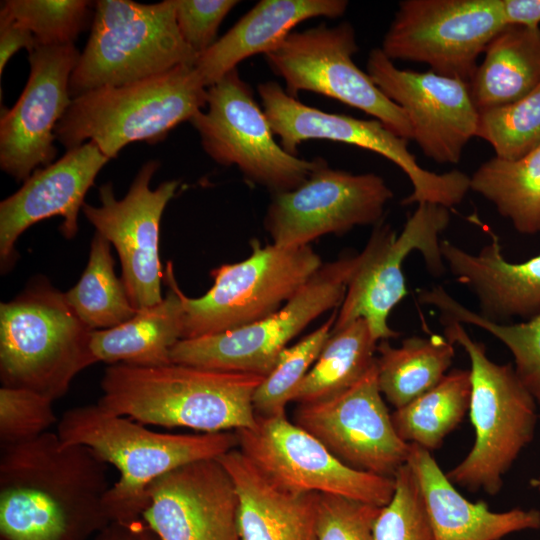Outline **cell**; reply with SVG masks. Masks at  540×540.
Returning <instances> with one entry per match:
<instances>
[{"label": "cell", "instance_id": "cell-1", "mask_svg": "<svg viewBox=\"0 0 540 540\" xmlns=\"http://www.w3.org/2000/svg\"><path fill=\"white\" fill-rule=\"evenodd\" d=\"M107 463L50 431L0 455L1 540H87L110 522Z\"/></svg>", "mask_w": 540, "mask_h": 540}, {"label": "cell", "instance_id": "cell-2", "mask_svg": "<svg viewBox=\"0 0 540 540\" xmlns=\"http://www.w3.org/2000/svg\"><path fill=\"white\" fill-rule=\"evenodd\" d=\"M263 378L177 363L112 364L102 377L97 404L144 425L238 431L256 424L253 396Z\"/></svg>", "mask_w": 540, "mask_h": 540}, {"label": "cell", "instance_id": "cell-3", "mask_svg": "<svg viewBox=\"0 0 540 540\" xmlns=\"http://www.w3.org/2000/svg\"><path fill=\"white\" fill-rule=\"evenodd\" d=\"M62 445H83L119 471L104 503L112 521L141 519L145 494L162 475L191 462L217 459L238 448L235 431L201 434L149 430L98 404L67 410L57 423Z\"/></svg>", "mask_w": 540, "mask_h": 540}, {"label": "cell", "instance_id": "cell-4", "mask_svg": "<svg viewBox=\"0 0 540 540\" xmlns=\"http://www.w3.org/2000/svg\"><path fill=\"white\" fill-rule=\"evenodd\" d=\"M93 330L69 305L65 293L37 278L0 304L2 386L37 392L55 401L75 376L97 361Z\"/></svg>", "mask_w": 540, "mask_h": 540}, {"label": "cell", "instance_id": "cell-5", "mask_svg": "<svg viewBox=\"0 0 540 540\" xmlns=\"http://www.w3.org/2000/svg\"><path fill=\"white\" fill-rule=\"evenodd\" d=\"M207 88L194 65L122 86L91 90L72 99L55 128L67 150L94 141L110 158L135 141L155 143L207 104Z\"/></svg>", "mask_w": 540, "mask_h": 540}, {"label": "cell", "instance_id": "cell-6", "mask_svg": "<svg viewBox=\"0 0 540 540\" xmlns=\"http://www.w3.org/2000/svg\"><path fill=\"white\" fill-rule=\"evenodd\" d=\"M444 336L462 347L471 368L469 414L475 442L466 457L446 473L468 491L495 496L503 477L532 441L538 405L511 364L492 361L483 343L473 339L464 324L440 318Z\"/></svg>", "mask_w": 540, "mask_h": 540}, {"label": "cell", "instance_id": "cell-7", "mask_svg": "<svg viewBox=\"0 0 540 540\" xmlns=\"http://www.w3.org/2000/svg\"><path fill=\"white\" fill-rule=\"evenodd\" d=\"M95 3L89 40L70 77L72 99L101 87L122 86L195 64L198 55L179 32L174 0Z\"/></svg>", "mask_w": 540, "mask_h": 540}, {"label": "cell", "instance_id": "cell-8", "mask_svg": "<svg viewBox=\"0 0 540 540\" xmlns=\"http://www.w3.org/2000/svg\"><path fill=\"white\" fill-rule=\"evenodd\" d=\"M245 260L211 270L212 287L201 297L183 292L182 339L234 330L260 321L282 307L323 265L310 245L280 247L250 242Z\"/></svg>", "mask_w": 540, "mask_h": 540}, {"label": "cell", "instance_id": "cell-9", "mask_svg": "<svg viewBox=\"0 0 540 540\" xmlns=\"http://www.w3.org/2000/svg\"><path fill=\"white\" fill-rule=\"evenodd\" d=\"M359 254L323 264L305 285L270 316L234 330L179 340L172 363L267 376L281 352L309 323L341 305Z\"/></svg>", "mask_w": 540, "mask_h": 540}, {"label": "cell", "instance_id": "cell-10", "mask_svg": "<svg viewBox=\"0 0 540 540\" xmlns=\"http://www.w3.org/2000/svg\"><path fill=\"white\" fill-rule=\"evenodd\" d=\"M207 92L206 110L190 122L204 151L218 164L236 166L247 180L276 194L298 188L326 162L291 155L275 141L264 111L237 68Z\"/></svg>", "mask_w": 540, "mask_h": 540}, {"label": "cell", "instance_id": "cell-11", "mask_svg": "<svg viewBox=\"0 0 540 540\" xmlns=\"http://www.w3.org/2000/svg\"><path fill=\"white\" fill-rule=\"evenodd\" d=\"M263 111L281 147L297 156L307 140H331L376 152L397 165L409 178L413 190L403 205L433 203L451 208L470 190V178L459 170L436 173L422 168L408 149V140L390 131L380 121L323 112L287 94L277 82L257 86Z\"/></svg>", "mask_w": 540, "mask_h": 540}, {"label": "cell", "instance_id": "cell-12", "mask_svg": "<svg viewBox=\"0 0 540 540\" xmlns=\"http://www.w3.org/2000/svg\"><path fill=\"white\" fill-rule=\"evenodd\" d=\"M450 223L449 209L420 203L397 235L382 221L374 230L351 276L344 299L332 328L338 331L363 318L379 342L400 335L389 327L387 319L392 309L408 294L403 262L413 252H419L434 275L445 272L440 248V235Z\"/></svg>", "mask_w": 540, "mask_h": 540}, {"label": "cell", "instance_id": "cell-13", "mask_svg": "<svg viewBox=\"0 0 540 540\" xmlns=\"http://www.w3.org/2000/svg\"><path fill=\"white\" fill-rule=\"evenodd\" d=\"M357 51L355 31L349 22L336 26L321 23L292 31L264 57L284 80L290 96L296 98L300 91L322 94L375 117L396 135L413 140L404 111L355 65L353 55Z\"/></svg>", "mask_w": 540, "mask_h": 540}, {"label": "cell", "instance_id": "cell-14", "mask_svg": "<svg viewBox=\"0 0 540 540\" xmlns=\"http://www.w3.org/2000/svg\"><path fill=\"white\" fill-rule=\"evenodd\" d=\"M504 27L500 0H404L380 49L469 84L478 56Z\"/></svg>", "mask_w": 540, "mask_h": 540}, {"label": "cell", "instance_id": "cell-15", "mask_svg": "<svg viewBox=\"0 0 540 540\" xmlns=\"http://www.w3.org/2000/svg\"><path fill=\"white\" fill-rule=\"evenodd\" d=\"M235 431L238 449L279 487L297 494L338 495L383 507L395 479L349 467L286 415L258 417Z\"/></svg>", "mask_w": 540, "mask_h": 540}, {"label": "cell", "instance_id": "cell-16", "mask_svg": "<svg viewBox=\"0 0 540 540\" xmlns=\"http://www.w3.org/2000/svg\"><path fill=\"white\" fill-rule=\"evenodd\" d=\"M392 198L379 175L331 169L325 162L298 188L273 194L264 227L276 246H305L326 234L377 225Z\"/></svg>", "mask_w": 540, "mask_h": 540}, {"label": "cell", "instance_id": "cell-17", "mask_svg": "<svg viewBox=\"0 0 540 540\" xmlns=\"http://www.w3.org/2000/svg\"><path fill=\"white\" fill-rule=\"evenodd\" d=\"M294 423L356 470L394 478L407 463L410 445L394 428L378 386L376 363L343 392L298 404Z\"/></svg>", "mask_w": 540, "mask_h": 540}, {"label": "cell", "instance_id": "cell-18", "mask_svg": "<svg viewBox=\"0 0 540 540\" xmlns=\"http://www.w3.org/2000/svg\"><path fill=\"white\" fill-rule=\"evenodd\" d=\"M159 162L148 161L134 178L126 196L116 199L111 182L99 188L100 206L84 203L82 211L96 232L116 248L122 281L136 310L163 300L159 229L163 211L180 182L168 180L156 189L150 181Z\"/></svg>", "mask_w": 540, "mask_h": 540}, {"label": "cell", "instance_id": "cell-19", "mask_svg": "<svg viewBox=\"0 0 540 540\" xmlns=\"http://www.w3.org/2000/svg\"><path fill=\"white\" fill-rule=\"evenodd\" d=\"M366 69L380 91L404 111L425 156L440 164L458 163L478 125L469 84L431 70L400 69L380 48L369 53Z\"/></svg>", "mask_w": 540, "mask_h": 540}, {"label": "cell", "instance_id": "cell-20", "mask_svg": "<svg viewBox=\"0 0 540 540\" xmlns=\"http://www.w3.org/2000/svg\"><path fill=\"white\" fill-rule=\"evenodd\" d=\"M80 54L74 44L39 45L29 53L26 86L0 120V166L17 181L53 163L55 128L71 105L69 82Z\"/></svg>", "mask_w": 540, "mask_h": 540}, {"label": "cell", "instance_id": "cell-21", "mask_svg": "<svg viewBox=\"0 0 540 540\" xmlns=\"http://www.w3.org/2000/svg\"><path fill=\"white\" fill-rule=\"evenodd\" d=\"M238 497L218 459L180 466L156 479L141 519L159 540H240Z\"/></svg>", "mask_w": 540, "mask_h": 540}, {"label": "cell", "instance_id": "cell-22", "mask_svg": "<svg viewBox=\"0 0 540 540\" xmlns=\"http://www.w3.org/2000/svg\"><path fill=\"white\" fill-rule=\"evenodd\" d=\"M108 160L94 141H88L67 150L58 161L36 169L18 191L0 203L2 272L16 261L17 239L41 220L62 216L61 233L66 239L75 237L84 197Z\"/></svg>", "mask_w": 540, "mask_h": 540}, {"label": "cell", "instance_id": "cell-23", "mask_svg": "<svg viewBox=\"0 0 540 540\" xmlns=\"http://www.w3.org/2000/svg\"><path fill=\"white\" fill-rule=\"evenodd\" d=\"M440 248L445 266L475 295L484 319L505 324L540 313V254L510 262L495 235L476 254L448 240H441Z\"/></svg>", "mask_w": 540, "mask_h": 540}, {"label": "cell", "instance_id": "cell-24", "mask_svg": "<svg viewBox=\"0 0 540 540\" xmlns=\"http://www.w3.org/2000/svg\"><path fill=\"white\" fill-rule=\"evenodd\" d=\"M409 445L407 464L417 478L435 540H501L514 532L540 529L539 510L494 512L484 501H469L430 451Z\"/></svg>", "mask_w": 540, "mask_h": 540}, {"label": "cell", "instance_id": "cell-25", "mask_svg": "<svg viewBox=\"0 0 540 540\" xmlns=\"http://www.w3.org/2000/svg\"><path fill=\"white\" fill-rule=\"evenodd\" d=\"M217 459L237 493L240 540H317L319 494L279 487L238 448Z\"/></svg>", "mask_w": 540, "mask_h": 540}, {"label": "cell", "instance_id": "cell-26", "mask_svg": "<svg viewBox=\"0 0 540 540\" xmlns=\"http://www.w3.org/2000/svg\"><path fill=\"white\" fill-rule=\"evenodd\" d=\"M347 7L346 0H261L200 54L194 67L209 88L243 60L272 50L297 24L314 17H340Z\"/></svg>", "mask_w": 540, "mask_h": 540}, {"label": "cell", "instance_id": "cell-27", "mask_svg": "<svg viewBox=\"0 0 540 540\" xmlns=\"http://www.w3.org/2000/svg\"><path fill=\"white\" fill-rule=\"evenodd\" d=\"M163 282L168 291L161 302L138 310L116 327L93 330L91 350L97 362L142 367L172 363L171 349L182 339L184 308L170 261Z\"/></svg>", "mask_w": 540, "mask_h": 540}, {"label": "cell", "instance_id": "cell-28", "mask_svg": "<svg viewBox=\"0 0 540 540\" xmlns=\"http://www.w3.org/2000/svg\"><path fill=\"white\" fill-rule=\"evenodd\" d=\"M469 83L478 112L513 103L540 83V28L504 27Z\"/></svg>", "mask_w": 540, "mask_h": 540}, {"label": "cell", "instance_id": "cell-29", "mask_svg": "<svg viewBox=\"0 0 540 540\" xmlns=\"http://www.w3.org/2000/svg\"><path fill=\"white\" fill-rule=\"evenodd\" d=\"M379 389L395 409L435 387L448 373L455 356L454 344L445 336H412L398 347L389 340L377 344Z\"/></svg>", "mask_w": 540, "mask_h": 540}, {"label": "cell", "instance_id": "cell-30", "mask_svg": "<svg viewBox=\"0 0 540 540\" xmlns=\"http://www.w3.org/2000/svg\"><path fill=\"white\" fill-rule=\"evenodd\" d=\"M470 190L491 202L522 234L540 232V146L517 160L494 156L470 177Z\"/></svg>", "mask_w": 540, "mask_h": 540}, {"label": "cell", "instance_id": "cell-31", "mask_svg": "<svg viewBox=\"0 0 540 540\" xmlns=\"http://www.w3.org/2000/svg\"><path fill=\"white\" fill-rule=\"evenodd\" d=\"M377 344L363 318L331 331L317 360L295 391L292 402L320 401L354 385L375 365Z\"/></svg>", "mask_w": 540, "mask_h": 540}, {"label": "cell", "instance_id": "cell-32", "mask_svg": "<svg viewBox=\"0 0 540 540\" xmlns=\"http://www.w3.org/2000/svg\"><path fill=\"white\" fill-rule=\"evenodd\" d=\"M471 374L454 369L432 389L391 413L399 437L430 452L439 449L469 411Z\"/></svg>", "mask_w": 540, "mask_h": 540}, {"label": "cell", "instance_id": "cell-33", "mask_svg": "<svg viewBox=\"0 0 540 540\" xmlns=\"http://www.w3.org/2000/svg\"><path fill=\"white\" fill-rule=\"evenodd\" d=\"M114 264L111 243L95 232L88 263L79 281L65 293L69 305L91 330L116 327L138 311L116 276Z\"/></svg>", "mask_w": 540, "mask_h": 540}, {"label": "cell", "instance_id": "cell-34", "mask_svg": "<svg viewBox=\"0 0 540 540\" xmlns=\"http://www.w3.org/2000/svg\"><path fill=\"white\" fill-rule=\"evenodd\" d=\"M417 298L419 303L434 307L440 318L476 326L502 342L514 358L517 376L540 408V313L525 322H491L458 302L440 285L420 289Z\"/></svg>", "mask_w": 540, "mask_h": 540}, {"label": "cell", "instance_id": "cell-35", "mask_svg": "<svg viewBox=\"0 0 540 540\" xmlns=\"http://www.w3.org/2000/svg\"><path fill=\"white\" fill-rule=\"evenodd\" d=\"M338 310L316 330L306 335L280 354L274 368L256 388L253 407L258 417L286 415V407L303 381L334 326Z\"/></svg>", "mask_w": 540, "mask_h": 540}, {"label": "cell", "instance_id": "cell-36", "mask_svg": "<svg viewBox=\"0 0 540 540\" xmlns=\"http://www.w3.org/2000/svg\"><path fill=\"white\" fill-rule=\"evenodd\" d=\"M476 136L505 160H517L540 146V83L513 103L479 111Z\"/></svg>", "mask_w": 540, "mask_h": 540}, {"label": "cell", "instance_id": "cell-37", "mask_svg": "<svg viewBox=\"0 0 540 540\" xmlns=\"http://www.w3.org/2000/svg\"><path fill=\"white\" fill-rule=\"evenodd\" d=\"M91 6L86 0H6L0 12L28 29L37 46H59L74 44Z\"/></svg>", "mask_w": 540, "mask_h": 540}, {"label": "cell", "instance_id": "cell-38", "mask_svg": "<svg viewBox=\"0 0 540 540\" xmlns=\"http://www.w3.org/2000/svg\"><path fill=\"white\" fill-rule=\"evenodd\" d=\"M395 490L380 508L375 540H435L417 478L406 463L394 476Z\"/></svg>", "mask_w": 540, "mask_h": 540}, {"label": "cell", "instance_id": "cell-39", "mask_svg": "<svg viewBox=\"0 0 540 540\" xmlns=\"http://www.w3.org/2000/svg\"><path fill=\"white\" fill-rule=\"evenodd\" d=\"M53 400L37 392L0 388V442L13 445L33 440L57 423Z\"/></svg>", "mask_w": 540, "mask_h": 540}, {"label": "cell", "instance_id": "cell-40", "mask_svg": "<svg viewBox=\"0 0 540 540\" xmlns=\"http://www.w3.org/2000/svg\"><path fill=\"white\" fill-rule=\"evenodd\" d=\"M381 507L338 495L319 494L317 540H375Z\"/></svg>", "mask_w": 540, "mask_h": 540}, {"label": "cell", "instance_id": "cell-41", "mask_svg": "<svg viewBox=\"0 0 540 540\" xmlns=\"http://www.w3.org/2000/svg\"><path fill=\"white\" fill-rule=\"evenodd\" d=\"M236 0H174L176 23L185 43L199 56L217 40L220 24Z\"/></svg>", "mask_w": 540, "mask_h": 540}, {"label": "cell", "instance_id": "cell-42", "mask_svg": "<svg viewBox=\"0 0 540 540\" xmlns=\"http://www.w3.org/2000/svg\"><path fill=\"white\" fill-rule=\"evenodd\" d=\"M37 46L34 35L8 15L0 12V74L9 59L21 48L32 52Z\"/></svg>", "mask_w": 540, "mask_h": 540}, {"label": "cell", "instance_id": "cell-43", "mask_svg": "<svg viewBox=\"0 0 540 540\" xmlns=\"http://www.w3.org/2000/svg\"><path fill=\"white\" fill-rule=\"evenodd\" d=\"M500 4L506 26L539 27L540 0H500Z\"/></svg>", "mask_w": 540, "mask_h": 540}, {"label": "cell", "instance_id": "cell-44", "mask_svg": "<svg viewBox=\"0 0 540 540\" xmlns=\"http://www.w3.org/2000/svg\"><path fill=\"white\" fill-rule=\"evenodd\" d=\"M95 540H159L142 519L134 521H112Z\"/></svg>", "mask_w": 540, "mask_h": 540}, {"label": "cell", "instance_id": "cell-45", "mask_svg": "<svg viewBox=\"0 0 540 540\" xmlns=\"http://www.w3.org/2000/svg\"><path fill=\"white\" fill-rule=\"evenodd\" d=\"M532 486L535 487L540 493V476L537 479H533L531 482Z\"/></svg>", "mask_w": 540, "mask_h": 540}]
</instances>
